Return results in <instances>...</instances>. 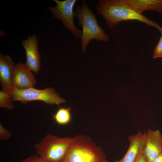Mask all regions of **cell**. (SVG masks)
Segmentation results:
<instances>
[{
	"mask_svg": "<svg viewBox=\"0 0 162 162\" xmlns=\"http://www.w3.org/2000/svg\"><path fill=\"white\" fill-rule=\"evenodd\" d=\"M95 7L97 14L102 16L110 29L123 21L136 20L154 27L162 34V28L158 24L136 11L123 0H98Z\"/></svg>",
	"mask_w": 162,
	"mask_h": 162,
	"instance_id": "obj_1",
	"label": "cell"
},
{
	"mask_svg": "<svg viewBox=\"0 0 162 162\" xmlns=\"http://www.w3.org/2000/svg\"><path fill=\"white\" fill-rule=\"evenodd\" d=\"M75 17L78 19V23L82 28L81 37V48L85 52L87 46L91 40L109 42V36L99 25L96 16L93 11L88 6L85 0L82 2L81 5H77L75 12Z\"/></svg>",
	"mask_w": 162,
	"mask_h": 162,
	"instance_id": "obj_2",
	"label": "cell"
},
{
	"mask_svg": "<svg viewBox=\"0 0 162 162\" xmlns=\"http://www.w3.org/2000/svg\"><path fill=\"white\" fill-rule=\"evenodd\" d=\"M106 156L100 146L84 135L73 138V142L61 162H102Z\"/></svg>",
	"mask_w": 162,
	"mask_h": 162,
	"instance_id": "obj_3",
	"label": "cell"
},
{
	"mask_svg": "<svg viewBox=\"0 0 162 162\" xmlns=\"http://www.w3.org/2000/svg\"><path fill=\"white\" fill-rule=\"evenodd\" d=\"M73 140L70 137H60L48 134L34 145L37 154L47 162H61Z\"/></svg>",
	"mask_w": 162,
	"mask_h": 162,
	"instance_id": "obj_4",
	"label": "cell"
},
{
	"mask_svg": "<svg viewBox=\"0 0 162 162\" xmlns=\"http://www.w3.org/2000/svg\"><path fill=\"white\" fill-rule=\"evenodd\" d=\"M12 101H19L22 104L34 101H41L49 105L57 104L66 102L65 100L61 97L53 88H46L39 90L33 87L21 89L13 87L12 91Z\"/></svg>",
	"mask_w": 162,
	"mask_h": 162,
	"instance_id": "obj_5",
	"label": "cell"
},
{
	"mask_svg": "<svg viewBox=\"0 0 162 162\" xmlns=\"http://www.w3.org/2000/svg\"><path fill=\"white\" fill-rule=\"evenodd\" d=\"M54 1L56 3V6L49 7L48 9L54 17L62 20L64 26L73 35L77 38H81L82 31L76 27L74 22L75 17L74 9L77 0H54Z\"/></svg>",
	"mask_w": 162,
	"mask_h": 162,
	"instance_id": "obj_6",
	"label": "cell"
},
{
	"mask_svg": "<svg viewBox=\"0 0 162 162\" xmlns=\"http://www.w3.org/2000/svg\"><path fill=\"white\" fill-rule=\"evenodd\" d=\"M34 34L29 36L26 40H22L26 55V64L31 71L37 73L40 68V55L38 50V39Z\"/></svg>",
	"mask_w": 162,
	"mask_h": 162,
	"instance_id": "obj_7",
	"label": "cell"
},
{
	"mask_svg": "<svg viewBox=\"0 0 162 162\" xmlns=\"http://www.w3.org/2000/svg\"><path fill=\"white\" fill-rule=\"evenodd\" d=\"M147 136V133L140 131L130 136L128 140L130 145L124 156L115 162H135L140 155L143 152Z\"/></svg>",
	"mask_w": 162,
	"mask_h": 162,
	"instance_id": "obj_8",
	"label": "cell"
},
{
	"mask_svg": "<svg viewBox=\"0 0 162 162\" xmlns=\"http://www.w3.org/2000/svg\"><path fill=\"white\" fill-rule=\"evenodd\" d=\"M36 82L34 75L25 64L18 62L16 64L13 80V87L27 89L33 87Z\"/></svg>",
	"mask_w": 162,
	"mask_h": 162,
	"instance_id": "obj_9",
	"label": "cell"
},
{
	"mask_svg": "<svg viewBox=\"0 0 162 162\" xmlns=\"http://www.w3.org/2000/svg\"><path fill=\"white\" fill-rule=\"evenodd\" d=\"M162 151V137L158 130H148L143 151L146 162H151Z\"/></svg>",
	"mask_w": 162,
	"mask_h": 162,
	"instance_id": "obj_10",
	"label": "cell"
},
{
	"mask_svg": "<svg viewBox=\"0 0 162 162\" xmlns=\"http://www.w3.org/2000/svg\"><path fill=\"white\" fill-rule=\"evenodd\" d=\"M14 64L8 55L0 54V82L2 90L12 92Z\"/></svg>",
	"mask_w": 162,
	"mask_h": 162,
	"instance_id": "obj_11",
	"label": "cell"
},
{
	"mask_svg": "<svg viewBox=\"0 0 162 162\" xmlns=\"http://www.w3.org/2000/svg\"><path fill=\"white\" fill-rule=\"evenodd\" d=\"M133 10L142 14L148 10L162 14V0H123Z\"/></svg>",
	"mask_w": 162,
	"mask_h": 162,
	"instance_id": "obj_12",
	"label": "cell"
},
{
	"mask_svg": "<svg viewBox=\"0 0 162 162\" xmlns=\"http://www.w3.org/2000/svg\"><path fill=\"white\" fill-rule=\"evenodd\" d=\"M71 108H59L55 113L52 114L53 119L58 124L64 125L69 123L71 121Z\"/></svg>",
	"mask_w": 162,
	"mask_h": 162,
	"instance_id": "obj_13",
	"label": "cell"
},
{
	"mask_svg": "<svg viewBox=\"0 0 162 162\" xmlns=\"http://www.w3.org/2000/svg\"><path fill=\"white\" fill-rule=\"evenodd\" d=\"M12 92L2 90L0 91V106L9 110H12L14 106L12 102Z\"/></svg>",
	"mask_w": 162,
	"mask_h": 162,
	"instance_id": "obj_14",
	"label": "cell"
},
{
	"mask_svg": "<svg viewBox=\"0 0 162 162\" xmlns=\"http://www.w3.org/2000/svg\"><path fill=\"white\" fill-rule=\"evenodd\" d=\"M153 50V58L162 57V34Z\"/></svg>",
	"mask_w": 162,
	"mask_h": 162,
	"instance_id": "obj_15",
	"label": "cell"
},
{
	"mask_svg": "<svg viewBox=\"0 0 162 162\" xmlns=\"http://www.w3.org/2000/svg\"><path fill=\"white\" fill-rule=\"evenodd\" d=\"M11 133L5 128L1 124L0 125V140H8L10 137Z\"/></svg>",
	"mask_w": 162,
	"mask_h": 162,
	"instance_id": "obj_16",
	"label": "cell"
},
{
	"mask_svg": "<svg viewBox=\"0 0 162 162\" xmlns=\"http://www.w3.org/2000/svg\"><path fill=\"white\" fill-rule=\"evenodd\" d=\"M21 162H47L40 157L35 154L22 160Z\"/></svg>",
	"mask_w": 162,
	"mask_h": 162,
	"instance_id": "obj_17",
	"label": "cell"
},
{
	"mask_svg": "<svg viewBox=\"0 0 162 162\" xmlns=\"http://www.w3.org/2000/svg\"><path fill=\"white\" fill-rule=\"evenodd\" d=\"M135 162H146L143 152L140 155Z\"/></svg>",
	"mask_w": 162,
	"mask_h": 162,
	"instance_id": "obj_18",
	"label": "cell"
},
{
	"mask_svg": "<svg viewBox=\"0 0 162 162\" xmlns=\"http://www.w3.org/2000/svg\"><path fill=\"white\" fill-rule=\"evenodd\" d=\"M151 162H162V151Z\"/></svg>",
	"mask_w": 162,
	"mask_h": 162,
	"instance_id": "obj_19",
	"label": "cell"
},
{
	"mask_svg": "<svg viewBox=\"0 0 162 162\" xmlns=\"http://www.w3.org/2000/svg\"><path fill=\"white\" fill-rule=\"evenodd\" d=\"M102 162H109L108 161L106 160H105Z\"/></svg>",
	"mask_w": 162,
	"mask_h": 162,
	"instance_id": "obj_20",
	"label": "cell"
}]
</instances>
